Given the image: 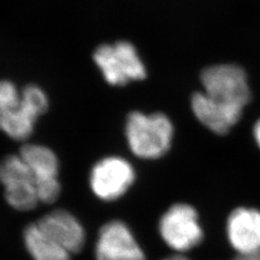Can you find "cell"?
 Instances as JSON below:
<instances>
[{
    "instance_id": "cell-1",
    "label": "cell",
    "mask_w": 260,
    "mask_h": 260,
    "mask_svg": "<svg viewBox=\"0 0 260 260\" xmlns=\"http://www.w3.org/2000/svg\"><path fill=\"white\" fill-rule=\"evenodd\" d=\"M48 107V96L40 87L28 85L19 91L11 81L0 80V132L11 139L27 140Z\"/></svg>"
},
{
    "instance_id": "cell-2",
    "label": "cell",
    "mask_w": 260,
    "mask_h": 260,
    "mask_svg": "<svg viewBox=\"0 0 260 260\" xmlns=\"http://www.w3.org/2000/svg\"><path fill=\"white\" fill-rule=\"evenodd\" d=\"M129 149L137 157L156 159L164 156L172 146L174 126L165 114L132 112L125 127Z\"/></svg>"
},
{
    "instance_id": "cell-3",
    "label": "cell",
    "mask_w": 260,
    "mask_h": 260,
    "mask_svg": "<svg viewBox=\"0 0 260 260\" xmlns=\"http://www.w3.org/2000/svg\"><path fill=\"white\" fill-rule=\"evenodd\" d=\"M93 61L107 83L112 86H124L146 76L145 67L136 47L124 40L98 47L93 52Z\"/></svg>"
},
{
    "instance_id": "cell-4",
    "label": "cell",
    "mask_w": 260,
    "mask_h": 260,
    "mask_svg": "<svg viewBox=\"0 0 260 260\" xmlns=\"http://www.w3.org/2000/svg\"><path fill=\"white\" fill-rule=\"evenodd\" d=\"M201 81L203 92L228 107L243 110L250 100L247 75L239 65H211L201 73Z\"/></svg>"
},
{
    "instance_id": "cell-5",
    "label": "cell",
    "mask_w": 260,
    "mask_h": 260,
    "mask_svg": "<svg viewBox=\"0 0 260 260\" xmlns=\"http://www.w3.org/2000/svg\"><path fill=\"white\" fill-rule=\"evenodd\" d=\"M158 231L162 241L178 253L197 247L204 237L197 210L184 203L173 205L161 216Z\"/></svg>"
},
{
    "instance_id": "cell-6",
    "label": "cell",
    "mask_w": 260,
    "mask_h": 260,
    "mask_svg": "<svg viewBox=\"0 0 260 260\" xmlns=\"http://www.w3.org/2000/svg\"><path fill=\"white\" fill-rule=\"evenodd\" d=\"M0 182L5 199L12 208L29 211L40 203L35 179L20 154H11L0 160Z\"/></svg>"
},
{
    "instance_id": "cell-7",
    "label": "cell",
    "mask_w": 260,
    "mask_h": 260,
    "mask_svg": "<svg viewBox=\"0 0 260 260\" xmlns=\"http://www.w3.org/2000/svg\"><path fill=\"white\" fill-rule=\"evenodd\" d=\"M136 173L130 162L119 156H108L93 165L89 175L92 193L104 202L120 199L135 182Z\"/></svg>"
},
{
    "instance_id": "cell-8",
    "label": "cell",
    "mask_w": 260,
    "mask_h": 260,
    "mask_svg": "<svg viewBox=\"0 0 260 260\" xmlns=\"http://www.w3.org/2000/svg\"><path fill=\"white\" fill-rule=\"evenodd\" d=\"M19 154L35 179L40 202L52 204L61 194L59 159L54 152L42 144L27 143L22 146Z\"/></svg>"
},
{
    "instance_id": "cell-9",
    "label": "cell",
    "mask_w": 260,
    "mask_h": 260,
    "mask_svg": "<svg viewBox=\"0 0 260 260\" xmlns=\"http://www.w3.org/2000/svg\"><path fill=\"white\" fill-rule=\"evenodd\" d=\"M95 260H146L129 226L120 220L103 224L95 243Z\"/></svg>"
},
{
    "instance_id": "cell-10",
    "label": "cell",
    "mask_w": 260,
    "mask_h": 260,
    "mask_svg": "<svg viewBox=\"0 0 260 260\" xmlns=\"http://www.w3.org/2000/svg\"><path fill=\"white\" fill-rule=\"evenodd\" d=\"M37 224L71 255L79 253L86 243V232L78 219L65 209H55L43 216Z\"/></svg>"
},
{
    "instance_id": "cell-11",
    "label": "cell",
    "mask_w": 260,
    "mask_h": 260,
    "mask_svg": "<svg viewBox=\"0 0 260 260\" xmlns=\"http://www.w3.org/2000/svg\"><path fill=\"white\" fill-rule=\"evenodd\" d=\"M226 237L238 254L260 251V210L249 207L234 209L226 220Z\"/></svg>"
},
{
    "instance_id": "cell-12",
    "label": "cell",
    "mask_w": 260,
    "mask_h": 260,
    "mask_svg": "<svg viewBox=\"0 0 260 260\" xmlns=\"http://www.w3.org/2000/svg\"><path fill=\"white\" fill-rule=\"evenodd\" d=\"M191 108L200 123L217 135L229 133L243 114V110L219 103L203 91L192 95Z\"/></svg>"
},
{
    "instance_id": "cell-13",
    "label": "cell",
    "mask_w": 260,
    "mask_h": 260,
    "mask_svg": "<svg viewBox=\"0 0 260 260\" xmlns=\"http://www.w3.org/2000/svg\"><path fill=\"white\" fill-rule=\"evenodd\" d=\"M23 239L28 254L34 260H71L72 255L53 241L37 222L24 229Z\"/></svg>"
},
{
    "instance_id": "cell-14",
    "label": "cell",
    "mask_w": 260,
    "mask_h": 260,
    "mask_svg": "<svg viewBox=\"0 0 260 260\" xmlns=\"http://www.w3.org/2000/svg\"><path fill=\"white\" fill-rule=\"evenodd\" d=\"M232 260H260V251L250 254H238Z\"/></svg>"
},
{
    "instance_id": "cell-15",
    "label": "cell",
    "mask_w": 260,
    "mask_h": 260,
    "mask_svg": "<svg viewBox=\"0 0 260 260\" xmlns=\"http://www.w3.org/2000/svg\"><path fill=\"white\" fill-rule=\"evenodd\" d=\"M253 134H254L255 141H256L257 145L259 146V149H260V119H258L257 123L255 124L254 130H253Z\"/></svg>"
},
{
    "instance_id": "cell-16",
    "label": "cell",
    "mask_w": 260,
    "mask_h": 260,
    "mask_svg": "<svg viewBox=\"0 0 260 260\" xmlns=\"http://www.w3.org/2000/svg\"><path fill=\"white\" fill-rule=\"evenodd\" d=\"M162 260H189L186 257L182 256V255H174V256H170V257H167L165 259Z\"/></svg>"
}]
</instances>
